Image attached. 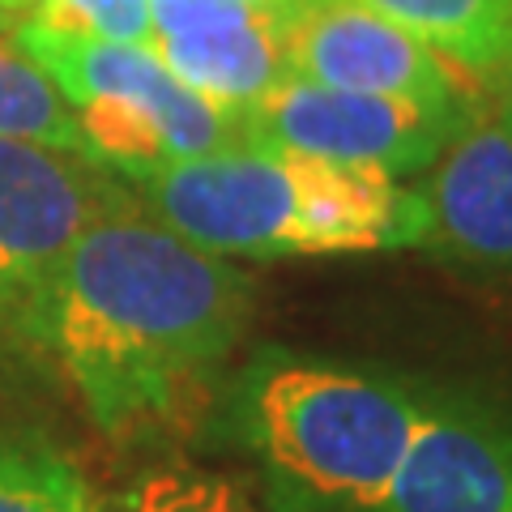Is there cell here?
<instances>
[{"label":"cell","mask_w":512,"mask_h":512,"mask_svg":"<svg viewBox=\"0 0 512 512\" xmlns=\"http://www.w3.org/2000/svg\"><path fill=\"white\" fill-rule=\"evenodd\" d=\"M252 316V282L163 227L133 192L94 214L60 256L30 316L107 436L175 423L231 359Z\"/></svg>","instance_id":"1"},{"label":"cell","mask_w":512,"mask_h":512,"mask_svg":"<svg viewBox=\"0 0 512 512\" xmlns=\"http://www.w3.org/2000/svg\"><path fill=\"white\" fill-rule=\"evenodd\" d=\"M128 188L163 227L227 261L427 244V201L419 188L256 141L180 158Z\"/></svg>","instance_id":"2"},{"label":"cell","mask_w":512,"mask_h":512,"mask_svg":"<svg viewBox=\"0 0 512 512\" xmlns=\"http://www.w3.org/2000/svg\"><path fill=\"white\" fill-rule=\"evenodd\" d=\"M423 380L372 363L261 350L231 397L239 444L282 512H376L402 466Z\"/></svg>","instance_id":"3"},{"label":"cell","mask_w":512,"mask_h":512,"mask_svg":"<svg viewBox=\"0 0 512 512\" xmlns=\"http://www.w3.org/2000/svg\"><path fill=\"white\" fill-rule=\"evenodd\" d=\"M9 39L56 86L86 158L120 184L239 141V120L184 86L150 43L90 39L43 18H18Z\"/></svg>","instance_id":"4"},{"label":"cell","mask_w":512,"mask_h":512,"mask_svg":"<svg viewBox=\"0 0 512 512\" xmlns=\"http://www.w3.org/2000/svg\"><path fill=\"white\" fill-rule=\"evenodd\" d=\"M478 103H431L402 94L333 90L286 73L282 82L239 116V141L295 150L350 171L414 180L436 167Z\"/></svg>","instance_id":"5"},{"label":"cell","mask_w":512,"mask_h":512,"mask_svg":"<svg viewBox=\"0 0 512 512\" xmlns=\"http://www.w3.org/2000/svg\"><path fill=\"white\" fill-rule=\"evenodd\" d=\"M120 197L124 184L86 154L0 137V325L30 329L60 256Z\"/></svg>","instance_id":"6"},{"label":"cell","mask_w":512,"mask_h":512,"mask_svg":"<svg viewBox=\"0 0 512 512\" xmlns=\"http://www.w3.org/2000/svg\"><path fill=\"white\" fill-rule=\"evenodd\" d=\"M282 64L291 77L333 90L402 94L431 103H474L470 77L444 56L367 9L363 0H308L274 26Z\"/></svg>","instance_id":"7"},{"label":"cell","mask_w":512,"mask_h":512,"mask_svg":"<svg viewBox=\"0 0 512 512\" xmlns=\"http://www.w3.org/2000/svg\"><path fill=\"white\" fill-rule=\"evenodd\" d=\"M376 512H512V414L478 393L423 384L410 448Z\"/></svg>","instance_id":"8"},{"label":"cell","mask_w":512,"mask_h":512,"mask_svg":"<svg viewBox=\"0 0 512 512\" xmlns=\"http://www.w3.org/2000/svg\"><path fill=\"white\" fill-rule=\"evenodd\" d=\"M427 201V244L474 274L512 278V128L478 116L448 141L419 188Z\"/></svg>","instance_id":"9"},{"label":"cell","mask_w":512,"mask_h":512,"mask_svg":"<svg viewBox=\"0 0 512 512\" xmlns=\"http://www.w3.org/2000/svg\"><path fill=\"white\" fill-rule=\"evenodd\" d=\"M150 47L235 120L286 77L274 26L244 0H150Z\"/></svg>","instance_id":"10"},{"label":"cell","mask_w":512,"mask_h":512,"mask_svg":"<svg viewBox=\"0 0 512 512\" xmlns=\"http://www.w3.org/2000/svg\"><path fill=\"white\" fill-rule=\"evenodd\" d=\"M367 9L410 30L466 77L500 73L512 39V0H363Z\"/></svg>","instance_id":"11"},{"label":"cell","mask_w":512,"mask_h":512,"mask_svg":"<svg viewBox=\"0 0 512 512\" xmlns=\"http://www.w3.org/2000/svg\"><path fill=\"white\" fill-rule=\"evenodd\" d=\"M0 512H107L69 457L0 431Z\"/></svg>","instance_id":"12"},{"label":"cell","mask_w":512,"mask_h":512,"mask_svg":"<svg viewBox=\"0 0 512 512\" xmlns=\"http://www.w3.org/2000/svg\"><path fill=\"white\" fill-rule=\"evenodd\" d=\"M0 137L39 141V146H52V150L86 154L82 133H77V124L69 116V107H64V99L56 94V86L5 35H0Z\"/></svg>","instance_id":"13"},{"label":"cell","mask_w":512,"mask_h":512,"mask_svg":"<svg viewBox=\"0 0 512 512\" xmlns=\"http://www.w3.org/2000/svg\"><path fill=\"white\" fill-rule=\"evenodd\" d=\"M116 512H261L244 487L197 466L146 470L124 491Z\"/></svg>","instance_id":"14"},{"label":"cell","mask_w":512,"mask_h":512,"mask_svg":"<svg viewBox=\"0 0 512 512\" xmlns=\"http://www.w3.org/2000/svg\"><path fill=\"white\" fill-rule=\"evenodd\" d=\"M30 18L90 39L150 43V0H43Z\"/></svg>","instance_id":"15"},{"label":"cell","mask_w":512,"mask_h":512,"mask_svg":"<svg viewBox=\"0 0 512 512\" xmlns=\"http://www.w3.org/2000/svg\"><path fill=\"white\" fill-rule=\"evenodd\" d=\"M495 103H500V116L508 128H512V39H508V52H504V64H500V73H495Z\"/></svg>","instance_id":"16"},{"label":"cell","mask_w":512,"mask_h":512,"mask_svg":"<svg viewBox=\"0 0 512 512\" xmlns=\"http://www.w3.org/2000/svg\"><path fill=\"white\" fill-rule=\"evenodd\" d=\"M244 5H248L252 13H261V18H265L269 26H278L282 18H291L295 9L308 5V0H244Z\"/></svg>","instance_id":"17"},{"label":"cell","mask_w":512,"mask_h":512,"mask_svg":"<svg viewBox=\"0 0 512 512\" xmlns=\"http://www.w3.org/2000/svg\"><path fill=\"white\" fill-rule=\"evenodd\" d=\"M43 0H0V18H30Z\"/></svg>","instance_id":"18"}]
</instances>
